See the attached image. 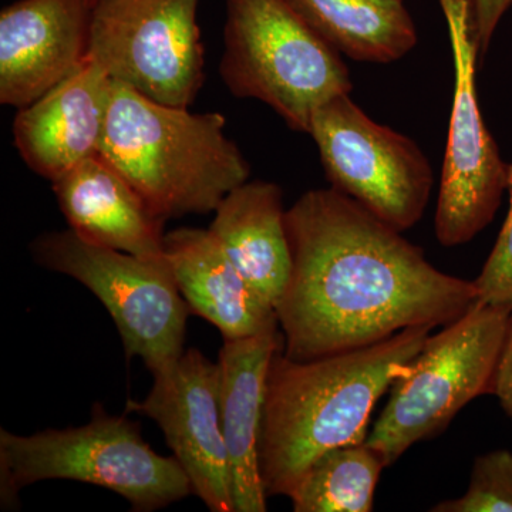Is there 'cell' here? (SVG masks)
I'll return each mask as SVG.
<instances>
[{"mask_svg": "<svg viewBox=\"0 0 512 512\" xmlns=\"http://www.w3.org/2000/svg\"><path fill=\"white\" fill-rule=\"evenodd\" d=\"M89 0H18L0 13V103L23 109L87 59Z\"/></svg>", "mask_w": 512, "mask_h": 512, "instance_id": "cell-12", "label": "cell"}, {"mask_svg": "<svg viewBox=\"0 0 512 512\" xmlns=\"http://www.w3.org/2000/svg\"><path fill=\"white\" fill-rule=\"evenodd\" d=\"M33 258L70 276L103 303L128 359L140 357L153 375L183 356L188 309L167 259H148L84 241L73 229L33 242Z\"/></svg>", "mask_w": 512, "mask_h": 512, "instance_id": "cell-7", "label": "cell"}, {"mask_svg": "<svg viewBox=\"0 0 512 512\" xmlns=\"http://www.w3.org/2000/svg\"><path fill=\"white\" fill-rule=\"evenodd\" d=\"M383 457L365 443L332 448L315 460L289 498L295 512H370Z\"/></svg>", "mask_w": 512, "mask_h": 512, "instance_id": "cell-19", "label": "cell"}, {"mask_svg": "<svg viewBox=\"0 0 512 512\" xmlns=\"http://www.w3.org/2000/svg\"><path fill=\"white\" fill-rule=\"evenodd\" d=\"M210 232L245 281L276 305L292 269L284 192L268 181H247L214 211Z\"/></svg>", "mask_w": 512, "mask_h": 512, "instance_id": "cell-17", "label": "cell"}, {"mask_svg": "<svg viewBox=\"0 0 512 512\" xmlns=\"http://www.w3.org/2000/svg\"><path fill=\"white\" fill-rule=\"evenodd\" d=\"M511 311L477 302L429 336L390 387V397L366 444L386 467L420 441L433 439L471 400L493 393L495 367Z\"/></svg>", "mask_w": 512, "mask_h": 512, "instance_id": "cell-6", "label": "cell"}, {"mask_svg": "<svg viewBox=\"0 0 512 512\" xmlns=\"http://www.w3.org/2000/svg\"><path fill=\"white\" fill-rule=\"evenodd\" d=\"M507 194L510 208L503 228L474 284L478 302L512 312V164H508Z\"/></svg>", "mask_w": 512, "mask_h": 512, "instance_id": "cell-21", "label": "cell"}, {"mask_svg": "<svg viewBox=\"0 0 512 512\" xmlns=\"http://www.w3.org/2000/svg\"><path fill=\"white\" fill-rule=\"evenodd\" d=\"M52 185L70 229L84 241L140 258H164V221L100 153Z\"/></svg>", "mask_w": 512, "mask_h": 512, "instance_id": "cell-15", "label": "cell"}, {"mask_svg": "<svg viewBox=\"0 0 512 512\" xmlns=\"http://www.w3.org/2000/svg\"><path fill=\"white\" fill-rule=\"evenodd\" d=\"M284 335L268 330L244 339H224L218 355L220 414L227 444L235 512L268 510L259 463L266 379Z\"/></svg>", "mask_w": 512, "mask_h": 512, "instance_id": "cell-14", "label": "cell"}, {"mask_svg": "<svg viewBox=\"0 0 512 512\" xmlns=\"http://www.w3.org/2000/svg\"><path fill=\"white\" fill-rule=\"evenodd\" d=\"M143 402L127 413L156 421L192 491L212 512H235L227 444L222 433L218 365L197 349L185 350L171 369L153 375Z\"/></svg>", "mask_w": 512, "mask_h": 512, "instance_id": "cell-11", "label": "cell"}, {"mask_svg": "<svg viewBox=\"0 0 512 512\" xmlns=\"http://www.w3.org/2000/svg\"><path fill=\"white\" fill-rule=\"evenodd\" d=\"M111 86L109 74L87 56L63 82L19 109L13 136L30 170L53 183L99 153Z\"/></svg>", "mask_w": 512, "mask_h": 512, "instance_id": "cell-13", "label": "cell"}, {"mask_svg": "<svg viewBox=\"0 0 512 512\" xmlns=\"http://www.w3.org/2000/svg\"><path fill=\"white\" fill-rule=\"evenodd\" d=\"M471 22L476 35L480 59L488 52L495 30L500 26L505 13L512 8V0H468Z\"/></svg>", "mask_w": 512, "mask_h": 512, "instance_id": "cell-22", "label": "cell"}, {"mask_svg": "<svg viewBox=\"0 0 512 512\" xmlns=\"http://www.w3.org/2000/svg\"><path fill=\"white\" fill-rule=\"evenodd\" d=\"M493 394L498 397L504 412L512 420V312L507 338L495 367Z\"/></svg>", "mask_w": 512, "mask_h": 512, "instance_id": "cell-23", "label": "cell"}, {"mask_svg": "<svg viewBox=\"0 0 512 512\" xmlns=\"http://www.w3.org/2000/svg\"><path fill=\"white\" fill-rule=\"evenodd\" d=\"M0 473L6 507L16 504L23 487L46 480L107 488L140 512L160 510L194 494L177 458L156 453L136 421L113 416L100 403L94 404L86 426L32 436L0 430Z\"/></svg>", "mask_w": 512, "mask_h": 512, "instance_id": "cell-4", "label": "cell"}, {"mask_svg": "<svg viewBox=\"0 0 512 512\" xmlns=\"http://www.w3.org/2000/svg\"><path fill=\"white\" fill-rule=\"evenodd\" d=\"M403 2H404V0H403Z\"/></svg>", "mask_w": 512, "mask_h": 512, "instance_id": "cell-25", "label": "cell"}, {"mask_svg": "<svg viewBox=\"0 0 512 512\" xmlns=\"http://www.w3.org/2000/svg\"><path fill=\"white\" fill-rule=\"evenodd\" d=\"M96 2H97V0H89L90 6H92V8H93L94 3H96Z\"/></svg>", "mask_w": 512, "mask_h": 512, "instance_id": "cell-24", "label": "cell"}, {"mask_svg": "<svg viewBox=\"0 0 512 512\" xmlns=\"http://www.w3.org/2000/svg\"><path fill=\"white\" fill-rule=\"evenodd\" d=\"M433 512H512V453L494 450L477 457L463 497L443 501Z\"/></svg>", "mask_w": 512, "mask_h": 512, "instance_id": "cell-20", "label": "cell"}, {"mask_svg": "<svg viewBox=\"0 0 512 512\" xmlns=\"http://www.w3.org/2000/svg\"><path fill=\"white\" fill-rule=\"evenodd\" d=\"M164 256L190 312L214 325L222 338L278 329L275 306L245 281L210 229L168 232Z\"/></svg>", "mask_w": 512, "mask_h": 512, "instance_id": "cell-16", "label": "cell"}, {"mask_svg": "<svg viewBox=\"0 0 512 512\" xmlns=\"http://www.w3.org/2000/svg\"><path fill=\"white\" fill-rule=\"evenodd\" d=\"M200 0H97L89 56L148 99L190 107L204 83Z\"/></svg>", "mask_w": 512, "mask_h": 512, "instance_id": "cell-9", "label": "cell"}, {"mask_svg": "<svg viewBox=\"0 0 512 512\" xmlns=\"http://www.w3.org/2000/svg\"><path fill=\"white\" fill-rule=\"evenodd\" d=\"M225 126L221 113L167 106L113 80L99 153L164 222L210 214L251 173Z\"/></svg>", "mask_w": 512, "mask_h": 512, "instance_id": "cell-3", "label": "cell"}, {"mask_svg": "<svg viewBox=\"0 0 512 512\" xmlns=\"http://www.w3.org/2000/svg\"><path fill=\"white\" fill-rule=\"evenodd\" d=\"M286 229L292 269L275 311L289 359L444 328L478 302L474 281L441 272L402 232L335 188L301 195L286 210Z\"/></svg>", "mask_w": 512, "mask_h": 512, "instance_id": "cell-1", "label": "cell"}, {"mask_svg": "<svg viewBox=\"0 0 512 512\" xmlns=\"http://www.w3.org/2000/svg\"><path fill=\"white\" fill-rule=\"evenodd\" d=\"M309 134L332 188L397 231L421 220L434 174L412 138L370 119L350 94L320 106Z\"/></svg>", "mask_w": 512, "mask_h": 512, "instance_id": "cell-8", "label": "cell"}, {"mask_svg": "<svg viewBox=\"0 0 512 512\" xmlns=\"http://www.w3.org/2000/svg\"><path fill=\"white\" fill-rule=\"evenodd\" d=\"M340 55L392 63L419 42L403 0H286Z\"/></svg>", "mask_w": 512, "mask_h": 512, "instance_id": "cell-18", "label": "cell"}, {"mask_svg": "<svg viewBox=\"0 0 512 512\" xmlns=\"http://www.w3.org/2000/svg\"><path fill=\"white\" fill-rule=\"evenodd\" d=\"M220 72L234 96L308 134L316 110L353 87L338 50L286 0H227Z\"/></svg>", "mask_w": 512, "mask_h": 512, "instance_id": "cell-5", "label": "cell"}, {"mask_svg": "<svg viewBox=\"0 0 512 512\" xmlns=\"http://www.w3.org/2000/svg\"><path fill=\"white\" fill-rule=\"evenodd\" d=\"M430 328L338 355L292 360L279 350L266 379L259 463L266 495L289 497L332 448L365 443L377 400L423 348Z\"/></svg>", "mask_w": 512, "mask_h": 512, "instance_id": "cell-2", "label": "cell"}, {"mask_svg": "<svg viewBox=\"0 0 512 512\" xmlns=\"http://www.w3.org/2000/svg\"><path fill=\"white\" fill-rule=\"evenodd\" d=\"M453 47L454 90L434 229L451 248L493 222L507 192L508 163L483 120L477 94L480 59L468 0H443Z\"/></svg>", "mask_w": 512, "mask_h": 512, "instance_id": "cell-10", "label": "cell"}]
</instances>
